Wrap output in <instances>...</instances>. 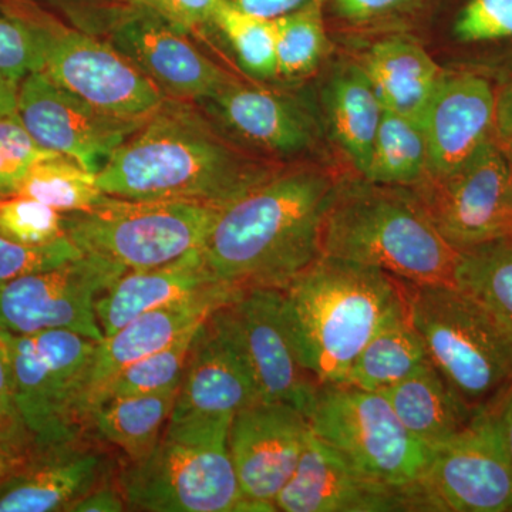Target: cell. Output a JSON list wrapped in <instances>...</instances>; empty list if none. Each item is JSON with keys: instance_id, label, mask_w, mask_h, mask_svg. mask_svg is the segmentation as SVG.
<instances>
[{"instance_id": "1", "label": "cell", "mask_w": 512, "mask_h": 512, "mask_svg": "<svg viewBox=\"0 0 512 512\" xmlns=\"http://www.w3.org/2000/svg\"><path fill=\"white\" fill-rule=\"evenodd\" d=\"M279 168L228 140L195 101L167 97L114 151L97 184L111 197L222 208Z\"/></svg>"}, {"instance_id": "2", "label": "cell", "mask_w": 512, "mask_h": 512, "mask_svg": "<svg viewBox=\"0 0 512 512\" xmlns=\"http://www.w3.org/2000/svg\"><path fill=\"white\" fill-rule=\"evenodd\" d=\"M338 185L323 168H279L218 212L202 247L207 268L242 291L284 289L322 256L323 222Z\"/></svg>"}, {"instance_id": "3", "label": "cell", "mask_w": 512, "mask_h": 512, "mask_svg": "<svg viewBox=\"0 0 512 512\" xmlns=\"http://www.w3.org/2000/svg\"><path fill=\"white\" fill-rule=\"evenodd\" d=\"M284 295L303 365L320 384L345 383L367 342L407 312L403 281L325 255L285 286Z\"/></svg>"}, {"instance_id": "4", "label": "cell", "mask_w": 512, "mask_h": 512, "mask_svg": "<svg viewBox=\"0 0 512 512\" xmlns=\"http://www.w3.org/2000/svg\"><path fill=\"white\" fill-rule=\"evenodd\" d=\"M322 255L382 269L413 284L456 285L461 252L410 187L340 183L323 222Z\"/></svg>"}, {"instance_id": "5", "label": "cell", "mask_w": 512, "mask_h": 512, "mask_svg": "<svg viewBox=\"0 0 512 512\" xmlns=\"http://www.w3.org/2000/svg\"><path fill=\"white\" fill-rule=\"evenodd\" d=\"M407 311L430 362L476 414L512 389V336L471 293L451 284L404 282Z\"/></svg>"}, {"instance_id": "6", "label": "cell", "mask_w": 512, "mask_h": 512, "mask_svg": "<svg viewBox=\"0 0 512 512\" xmlns=\"http://www.w3.org/2000/svg\"><path fill=\"white\" fill-rule=\"evenodd\" d=\"M229 426L231 420L168 421L157 446L120 473L127 510L254 512L229 456Z\"/></svg>"}, {"instance_id": "7", "label": "cell", "mask_w": 512, "mask_h": 512, "mask_svg": "<svg viewBox=\"0 0 512 512\" xmlns=\"http://www.w3.org/2000/svg\"><path fill=\"white\" fill-rule=\"evenodd\" d=\"M15 386L16 409L37 446L80 440L96 340L66 329L30 335L0 330Z\"/></svg>"}, {"instance_id": "8", "label": "cell", "mask_w": 512, "mask_h": 512, "mask_svg": "<svg viewBox=\"0 0 512 512\" xmlns=\"http://www.w3.org/2000/svg\"><path fill=\"white\" fill-rule=\"evenodd\" d=\"M220 210L201 202L106 195L90 210L63 214L64 232L83 254L141 271L204 247Z\"/></svg>"}, {"instance_id": "9", "label": "cell", "mask_w": 512, "mask_h": 512, "mask_svg": "<svg viewBox=\"0 0 512 512\" xmlns=\"http://www.w3.org/2000/svg\"><path fill=\"white\" fill-rule=\"evenodd\" d=\"M306 416L316 437L383 483L412 488L429 467L433 450L404 427L383 393L320 384Z\"/></svg>"}, {"instance_id": "10", "label": "cell", "mask_w": 512, "mask_h": 512, "mask_svg": "<svg viewBox=\"0 0 512 512\" xmlns=\"http://www.w3.org/2000/svg\"><path fill=\"white\" fill-rule=\"evenodd\" d=\"M412 190L440 234L458 251L512 235V178L493 137L460 167L424 177Z\"/></svg>"}, {"instance_id": "11", "label": "cell", "mask_w": 512, "mask_h": 512, "mask_svg": "<svg viewBox=\"0 0 512 512\" xmlns=\"http://www.w3.org/2000/svg\"><path fill=\"white\" fill-rule=\"evenodd\" d=\"M497 410L478 414L466 430L433 448L416 484L419 511L512 512V463Z\"/></svg>"}, {"instance_id": "12", "label": "cell", "mask_w": 512, "mask_h": 512, "mask_svg": "<svg viewBox=\"0 0 512 512\" xmlns=\"http://www.w3.org/2000/svg\"><path fill=\"white\" fill-rule=\"evenodd\" d=\"M124 266L84 254L0 286V330L30 335L66 329L100 342L97 301L126 274Z\"/></svg>"}, {"instance_id": "13", "label": "cell", "mask_w": 512, "mask_h": 512, "mask_svg": "<svg viewBox=\"0 0 512 512\" xmlns=\"http://www.w3.org/2000/svg\"><path fill=\"white\" fill-rule=\"evenodd\" d=\"M43 73L97 109L121 117H150L167 96L150 77L101 37L53 18Z\"/></svg>"}, {"instance_id": "14", "label": "cell", "mask_w": 512, "mask_h": 512, "mask_svg": "<svg viewBox=\"0 0 512 512\" xmlns=\"http://www.w3.org/2000/svg\"><path fill=\"white\" fill-rule=\"evenodd\" d=\"M18 116L39 146L79 161L94 174L148 120L97 109L57 86L43 72L29 74L20 82Z\"/></svg>"}, {"instance_id": "15", "label": "cell", "mask_w": 512, "mask_h": 512, "mask_svg": "<svg viewBox=\"0 0 512 512\" xmlns=\"http://www.w3.org/2000/svg\"><path fill=\"white\" fill-rule=\"evenodd\" d=\"M225 312L247 353L264 402L292 404L308 414L320 383L299 355L284 289H244L225 305Z\"/></svg>"}, {"instance_id": "16", "label": "cell", "mask_w": 512, "mask_h": 512, "mask_svg": "<svg viewBox=\"0 0 512 512\" xmlns=\"http://www.w3.org/2000/svg\"><path fill=\"white\" fill-rule=\"evenodd\" d=\"M311 431L306 414L284 402L255 403L232 417L229 456L252 510L276 511V498L295 473Z\"/></svg>"}, {"instance_id": "17", "label": "cell", "mask_w": 512, "mask_h": 512, "mask_svg": "<svg viewBox=\"0 0 512 512\" xmlns=\"http://www.w3.org/2000/svg\"><path fill=\"white\" fill-rule=\"evenodd\" d=\"M259 402L254 370L222 306L195 332L170 421L232 420Z\"/></svg>"}, {"instance_id": "18", "label": "cell", "mask_w": 512, "mask_h": 512, "mask_svg": "<svg viewBox=\"0 0 512 512\" xmlns=\"http://www.w3.org/2000/svg\"><path fill=\"white\" fill-rule=\"evenodd\" d=\"M191 35L170 20L144 12L121 20L104 40L136 64L165 96L197 103L238 80L205 56Z\"/></svg>"}, {"instance_id": "19", "label": "cell", "mask_w": 512, "mask_h": 512, "mask_svg": "<svg viewBox=\"0 0 512 512\" xmlns=\"http://www.w3.org/2000/svg\"><path fill=\"white\" fill-rule=\"evenodd\" d=\"M275 510L404 512L419 508L416 488L396 487L363 473L311 431L295 473L276 498Z\"/></svg>"}, {"instance_id": "20", "label": "cell", "mask_w": 512, "mask_h": 512, "mask_svg": "<svg viewBox=\"0 0 512 512\" xmlns=\"http://www.w3.org/2000/svg\"><path fill=\"white\" fill-rule=\"evenodd\" d=\"M497 96L491 83L470 72H446L424 113L427 173L441 177L495 137Z\"/></svg>"}, {"instance_id": "21", "label": "cell", "mask_w": 512, "mask_h": 512, "mask_svg": "<svg viewBox=\"0 0 512 512\" xmlns=\"http://www.w3.org/2000/svg\"><path fill=\"white\" fill-rule=\"evenodd\" d=\"M197 104L229 134L266 153L292 156L315 146L319 138L311 111L275 90L235 82Z\"/></svg>"}, {"instance_id": "22", "label": "cell", "mask_w": 512, "mask_h": 512, "mask_svg": "<svg viewBox=\"0 0 512 512\" xmlns=\"http://www.w3.org/2000/svg\"><path fill=\"white\" fill-rule=\"evenodd\" d=\"M242 289L217 281L205 264L202 248L192 249L170 264L127 271L103 293L96 312L104 338L143 313L191 299Z\"/></svg>"}, {"instance_id": "23", "label": "cell", "mask_w": 512, "mask_h": 512, "mask_svg": "<svg viewBox=\"0 0 512 512\" xmlns=\"http://www.w3.org/2000/svg\"><path fill=\"white\" fill-rule=\"evenodd\" d=\"M106 457L79 441L40 448L32 461L0 483V512H69L101 484Z\"/></svg>"}, {"instance_id": "24", "label": "cell", "mask_w": 512, "mask_h": 512, "mask_svg": "<svg viewBox=\"0 0 512 512\" xmlns=\"http://www.w3.org/2000/svg\"><path fill=\"white\" fill-rule=\"evenodd\" d=\"M241 292L204 296L154 309L97 342L87 393L86 423L93 394L110 377L131 363L167 348L190 330L197 329L212 313L234 301Z\"/></svg>"}, {"instance_id": "25", "label": "cell", "mask_w": 512, "mask_h": 512, "mask_svg": "<svg viewBox=\"0 0 512 512\" xmlns=\"http://www.w3.org/2000/svg\"><path fill=\"white\" fill-rule=\"evenodd\" d=\"M359 66L384 110L419 123L446 74L419 43L400 36L376 42Z\"/></svg>"}, {"instance_id": "26", "label": "cell", "mask_w": 512, "mask_h": 512, "mask_svg": "<svg viewBox=\"0 0 512 512\" xmlns=\"http://www.w3.org/2000/svg\"><path fill=\"white\" fill-rule=\"evenodd\" d=\"M380 393L404 427L431 450L466 430L478 416L451 390L430 360Z\"/></svg>"}, {"instance_id": "27", "label": "cell", "mask_w": 512, "mask_h": 512, "mask_svg": "<svg viewBox=\"0 0 512 512\" xmlns=\"http://www.w3.org/2000/svg\"><path fill=\"white\" fill-rule=\"evenodd\" d=\"M325 109L333 140L357 173L365 175L383 106L359 64L340 66L325 90Z\"/></svg>"}, {"instance_id": "28", "label": "cell", "mask_w": 512, "mask_h": 512, "mask_svg": "<svg viewBox=\"0 0 512 512\" xmlns=\"http://www.w3.org/2000/svg\"><path fill=\"white\" fill-rule=\"evenodd\" d=\"M177 389L119 397L97 404L87 416L101 439L120 448L128 460H140L157 446L173 413Z\"/></svg>"}, {"instance_id": "29", "label": "cell", "mask_w": 512, "mask_h": 512, "mask_svg": "<svg viewBox=\"0 0 512 512\" xmlns=\"http://www.w3.org/2000/svg\"><path fill=\"white\" fill-rule=\"evenodd\" d=\"M72 28L104 39L121 20L154 13L190 33L211 28L220 0H46Z\"/></svg>"}, {"instance_id": "30", "label": "cell", "mask_w": 512, "mask_h": 512, "mask_svg": "<svg viewBox=\"0 0 512 512\" xmlns=\"http://www.w3.org/2000/svg\"><path fill=\"white\" fill-rule=\"evenodd\" d=\"M429 360L423 339L407 311L387 322L367 342L350 367L345 383L383 392L402 382Z\"/></svg>"}, {"instance_id": "31", "label": "cell", "mask_w": 512, "mask_h": 512, "mask_svg": "<svg viewBox=\"0 0 512 512\" xmlns=\"http://www.w3.org/2000/svg\"><path fill=\"white\" fill-rule=\"evenodd\" d=\"M427 173V143L423 124L384 110L366 181L393 187H413Z\"/></svg>"}, {"instance_id": "32", "label": "cell", "mask_w": 512, "mask_h": 512, "mask_svg": "<svg viewBox=\"0 0 512 512\" xmlns=\"http://www.w3.org/2000/svg\"><path fill=\"white\" fill-rule=\"evenodd\" d=\"M52 15L33 0H0V74L20 84L42 72Z\"/></svg>"}, {"instance_id": "33", "label": "cell", "mask_w": 512, "mask_h": 512, "mask_svg": "<svg viewBox=\"0 0 512 512\" xmlns=\"http://www.w3.org/2000/svg\"><path fill=\"white\" fill-rule=\"evenodd\" d=\"M15 195L42 202L62 214L90 210L106 197L97 184V174L62 154L37 161Z\"/></svg>"}, {"instance_id": "34", "label": "cell", "mask_w": 512, "mask_h": 512, "mask_svg": "<svg viewBox=\"0 0 512 512\" xmlns=\"http://www.w3.org/2000/svg\"><path fill=\"white\" fill-rule=\"evenodd\" d=\"M456 285L487 306L512 336V235L461 252Z\"/></svg>"}, {"instance_id": "35", "label": "cell", "mask_w": 512, "mask_h": 512, "mask_svg": "<svg viewBox=\"0 0 512 512\" xmlns=\"http://www.w3.org/2000/svg\"><path fill=\"white\" fill-rule=\"evenodd\" d=\"M197 329L190 330L167 348L131 363L120 370L117 375L110 377L93 394L87 416L94 406L107 402V400L164 392V390L180 387L188 352H190L192 339H194Z\"/></svg>"}, {"instance_id": "36", "label": "cell", "mask_w": 512, "mask_h": 512, "mask_svg": "<svg viewBox=\"0 0 512 512\" xmlns=\"http://www.w3.org/2000/svg\"><path fill=\"white\" fill-rule=\"evenodd\" d=\"M323 0H312L305 8L274 20L278 77L302 79L318 69L328 52L323 22Z\"/></svg>"}, {"instance_id": "37", "label": "cell", "mask_w": 512, "mask_h": 512, "mask_svg": "<svg viewBox=\"0 0 512 512\" xmlns=\"http://www.w3.org/2000/svg\"><path fill=\"white\" fill-rule=\"evenodd\" d=\"M212 25L228 40L245 73L255 80L278 79L274 20L247 15L220 0Z\"/></svg>"}, {"instance_id": "38", "label": "cell", "mask_w": 512, "mask_h": 512, "mask_svg": "<svg viewBox=\"0 0 512 512\" xmlns=\"http://www.w3.org/2000/svg\"><path fill=\"white\" fill-rule=\"evenodd\" d=\"M0 237L16 244L39 247L66 237L62 212L32 198H0Z\"/></svg>"}, {"instance_id": "39", "label": "cell", "mask_w": 512, "mask_h": 512, "mask_svg": "<svg viewBox=\"0 0 512 512\" xmlns=\"http://www.w3.org/2000/svg\"><path fill=\"white\" fill-rule=\"evenodd\" d=\"M53 154L36 143L18 113L0 116V198L15 195L30 168Z\"/></svg>"}, {"instance_id": "40", "label": "cell", "mask_w": 512, "mask_h": 512, "mask_svg": "<svg viewBox=\"0 0 512 512\" xmlns=\"http://www.w3.org/2000/svg\"><path fill=\"white\" fill-rule=\"evenodd\" d=\"M84 255L72 239L63 237L52 244L29 247L0 237V286L22 276L56 268Z\"/></svg>"}, {"instance_id": "41", "label": "cell", "mask_w": 512, "mask_h": 512, "mask_svg": "<svg viewBox=\"0 0 512 512\" xmlns=\"http://www.w3.org/2000/svg\"><path fill=\"white\" fill-rule=\"evenodd\" d=\"M453 32L463 43L512 39V0H468L458 12Z\"/></svg>"}, {"instance_id": "42", "label": "cell", "mask_w": 512, "mask_h": 512, "mask_svg": "<svg viewBox=\"0 0 512 512\" xmlns=\"http://www.w3.org/2000/svg\"><path fill=\"white\" fill-rule=\"evenodd\" d=\"M39 450L22 419L0 423V483L18 473Z\"/></svg>"}, {"instance_id": "43", "label": "cell", "mask_w": 512, "mask_h": 512, "mask_svg": "<svg viewBox=\"0 0 512 512\" xmlns=\"http://www.w3.org/2000/svg\"><path fill=\"white\" fill-rule=\"evenodd\" d=\"M416 0H332L336 16L350 23H369L409 8Z\"/></svg>"}, {"instance_id": "44", "label": "cell", "mask_w": 512, "mask_h": 512, "mask_svg": "<svg viewBox=\"0 0 512 512\" xmlns=\"http://www.w3.org/2000/svg\"><path fill=\"white\" fill-rule=\"evenodd\" d=\"M229 8L266 20H276L298 12L312 0H221Z\"/></svg>"}, {"instance_id": "45", "label": "cell", "mask_w": 512, "mask_h": 512, "mask_svg": "<svg viewBox=\"0 0 512 512\" xmlns=\"http://www.w3.org/2000/svg\"><path fill=\"white\" fill-rule=\"evenodd\" d=\"M127 510L120 487L99 484L70 507L69 512H121Z\"/></svg>"}, {"instance_id": "46", "label": "cell", "mask_w": 512, "mask_h": 512, "mask_svg": "<svg viewBox=\"0 0 512 512\" xmlns=\"http://www.w3.org/2000/svg\"><path fill=\"white\" fill-rule=\"evenodd\" d=\"M20 419L15 402V386H13L12 370L8 355L0 343V423Z\"/></svg>"}, {"instance_id": "47", "label": "cell", "mask_w": 512, "mask_h": 512, "mask_svg": "<svg viewBox=\"0 0 512 512\" xmlns=\"http://www.w3.org/2000/svg\"><path fill=\"white\" fill-rule=\"evenodd\" d=\"M495 107V138L512 140V77L498 92Z\"/></svg>"}, {"instance_id": "48", "label": "cell", "mask_w": 512, "mask_h": 512, "mask_svg": "<svg viewBox=\"0 0 512 512\" xmlns=\"http://www.w3.org/2000/svg\"><path fill=\"white\" fill-rule=\"evenodd\" d=\"M498 426L503 437L505 450L512 463V389L497 410Z\"/></svg>"}, {"instance_id": "49", "label": "cell", "mask_w": 512, "mask_h": 512, "mask_svg": "<svg viewBox=\"0 0 512 512\" xmlns=\"http://www.w3.org/2000/svg\"><path fill=\"white\" fill-rule=\"evenodd\" d=\"M19 84L0 74V116L18 113Z\"/></svg>"}, {"instance_id": "50", "label": "cell", "mask_w": 512, "mask_h": 512, "mask_svg": "<svg viewBox=\"0 0 512 512\" xmlns=\"http://www.w3.org/2000/svg\"><path fill=\"white\" fill-rule=\"evenodd\" d=\"M500 147L503 148L505 157H507L508 165H510L512 178V140H497Z\"/></svg>"}]
</instances>
